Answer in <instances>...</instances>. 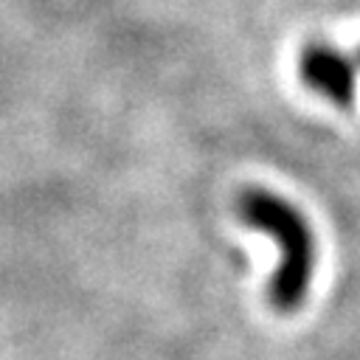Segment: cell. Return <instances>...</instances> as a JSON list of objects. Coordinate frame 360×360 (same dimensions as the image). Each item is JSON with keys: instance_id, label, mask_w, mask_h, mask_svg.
I'll return each instance as SVG.
<instances>
[{"instance_id": "6da1fadb", "label": "cell", "mask_w": 360, "mask_h": 360, "mask_svg": "<svg viewBox=\"0 0 360 360\" xmlns=\"http://www.w3.org/2000/svg\"><path fill=\"white\" fill-rule=\"evenodd\" d=\"M239 217L276 236V242L281 245V264L270 281V301L276 309H295L307 292L309 276H312V236L309 228L304 222V217L281 197L262 191V188H250L239 197L236 202Z\"/></svg>"}, {"instance_id": "7a4b0ae2", "label": "cell", "mask_w": 360, "mask_h": 360, "mask_svg": "<svg viewBox=\"0 0 360 360\" xmlns=\"http://www.w3.org/2000/svg\"><path fill=\"white\" fill-rule=\"evenodd\" d=\"M301 76L335 104H349L354 96V70L338 51L312 45L301 56Z\"/></svg>"}]
</instances>
